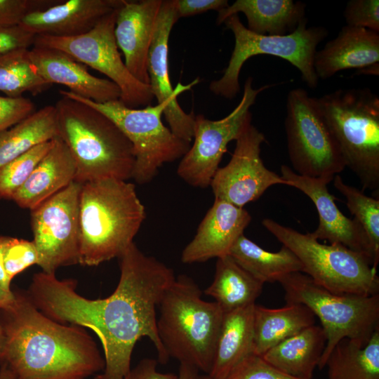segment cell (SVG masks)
I'll return each mask as SVG.
<instances>
[{"label":"cell","mask_w":379,"mask_h":379,"mask_svg":"<svg viewBox=\"0 0 379 379\" xmlns=\"http://www.w3.org/2000/svg\"><path fill=\"white\" fill-rule=\"evenodd\" d=\"M76 173L71 153L64 142L56 137L12 200L18 206L31 211L74 181Z\"/></svg>","instance_id":"603a6c76"},{"label":"cell","mask_w":379,"mask_h":379,"mask_svg":"<svg viewBox=\"0 0 379 379\" xmlns=\"http://www.w3.org/2000/svg\"><path fill=\"white\" fill-rule=\"evenodd\" d=\"M35 111L34 104L29 98L0 95V132L18 124Z\"/></svg>","instance_id":"f35d334b"},{"label":"cell","mask_w":379,"mask_h":379,"mask_svg":"<svg viewBox=\"0 0 379 379\" xmlns=\"http://www.w3.org/2000/svg\"><path fill=\"white\" fill-rule=\"evenodd\" d=\"M225 379H300L271 365L261 356L253 354L237 366Z\"/></svg>","instance_id":"74e56055"},{"label":"cell","mask_w":379,"mask_h":379,"mask_svg":"<svg viewBox=\"0 0 379 379\" xmlns=\"http://www.w3.org/2000/svg\"><path fill=\"white\" fill-rule=\"evenodd\" d=\"M345 167L362 191L379 197V97L368 88H339L317 98Z\"/></svg>","instance_id":"8992f818"},{"label":"cell","mask_w":379,"mask_h":379,"mask_svg":"<svg viewBox=\"0 0 379 379\" xmlns=\"http://www.w3.org/2000/svg\"><path fill=\"white\" fill-rule=\"evenodd\" d=\"M93 379H101L100 375H97Z\"/></svg>","instance_id":"681fc988"},{"label":"cell","mask_w":379,"mask_h":379,"mask_svg":"<svg viewBox=\"0 0 379 379\" xmlns=\"http://www.w3.org/2000/svg\"><path fill=\"white\" fill-rule=\"evenodd\" d=\"M269 86L255 89L253 78L249 77L244 83L240 102L225 117L211 120L203 114L195 115L194 142L182 157L177 168V173L182 180L192 187L210 186L227 145L236 140L245 126L251 122L250 108L257 96Z\"/></svg>","instance_id":"4fadbf2b"},{"label":"cell","mask_w":379,"mask_h":379,"mask_svg":"<svg viewBox=\"0 0 379 379\" xmlns=\"http://www.w3.org/2000/svg\"><path fill=\"white\" fill-rule=\"evenodd\" d=\"M35 36L20 25L0 28V54L15 49L32 47Z\"/></svg>","instance_id":"ab89813d"},{"label":"cell","mask_w":379,"mask_h":379,"mask_svg":"<svg viewBox=\"0 0 379 379\" xmlns=\"http://www.w3.org/2000/svg\"><path fill=\"white\" fill-rule=\"evenodd\" d=\"M326 343L321 326L313 324L276 345L261 357L293 377L312 379Z\"/></svg>","instance_id":"484cf974"},{"label":"cell","mask_w":379,"mask_h":379,"mask_svg":"<svg viewBox=\"0 0 379 379\" xmlns=\"http://www.w3.org/2000/svg\"><path fill=\"white\" fill-rule=\"evenodd\" d=\"M314 314L305 305L286 303L272 309L255 304L254 354L262 356L270 349L315 323Z\"/></svg>","instance_id":"4316f807"},{"label":"cell","mask_w":379,"mask_h":379,"mask_svg":"<svg viewBox=\"0 0 379 379\" xmlns=\"http://www.w3.org/2000/svg\"><path fill=\"white\" fill-rule=\"evenodd\" d=\"M328 379H379V328L365 345L345 338L331 351Z\"/></svg>","instance_id":"4dcf8cb0"},{"label":"cell","mask_w":379,"mask_h":379,"mask_svg":"<svg viewBox=\"0 0 379 379\" xmlns=\"http://www.w3.org/2000/svg\"><path fill=\"white\" fill-rule=\"evenodd\" d=\"M82 184L67 187L31 210L33 241L42 272L53 274L79 260V197Z\"/></svg>","instance_id":"5bb4252c"},{"label":"cell","mask_w":379,"mask_h":379,"mask_svg":"<svg viewBox=\"0 0 379 379\" xmlns=\"http://www.w3.org/2000/svg\"><path fill=\"white\" fill-rule=\"evenodd\" d=\"M13 293L0 310L5 335L0 365L15 379H86L104 370V357L84 328L47 317L27 291Z\"/></svg>","instance_id":"7a4b0ae2"},{"label":"cell","mask_w":379,"mask_h":379,"mask_svg":"<svg viewBox=\"0 0 379 379\" xmlns=\"http://www.w3.org/2000/svg\"><path fill=\"white\" fill-rule=\"evenodd\" d=\"M120 278L114 291L91 300L77 291V281L55 273L34 274L27 291L34 305L51 319L91 329L104 352L101 379H124L136 343L147 337L160 363L168 359L157 327L156 307L175 279L172 269L144 254L133 242L119 258Z\"/></svg>","instance_id":"6da1fadb"},{"label":"cell","mask_w":379,"mask_h":379,"mask_svg":"<svg viewBox=\"0 0 379 379\" xmlns=\"http://www.w3.org/2000/svg\"><path fill=\"white\" fill-rule=\"evenodd\" d=\"M343 15L347 26L379 32L378 0H350L346 4Z\"/></svg>","instance_id":"8d00e7d4"},{"label":"cell","mask_w":379,"mask_h":379,"mask_svg":"<svg viewBox=\"0 0 379 379\" xmlns=\"http://www.w3.org/2000/svg\"><path fill=\"white\" fill-rule=\"evenodd\" d=\"M58 137L74 161L75 180L131 178L135 154L131 142L106 115L65 95L54 105Z\"/></svg>","instance_id":"277c9868"},{"label":"cell","mask_w":379,"mask_h":379,"mask_svg":"<svg viewBox=\"0 0 379 379\" xmlns=\"http://www.w3.org/2000/svg\"><path fill=\"white\" fill-rule=\"evenodd\" d=\"M29 54L40 76L51 85H64L75 95L99 103L120 98L114 82L93 76L85 65L62 51L33 46Z\"/></svg>","instance_id":"ffe728a7"},{"label":"cell","mask_w":379,"mask_h":379,"mask_svg":"<svg viewBox=\"0 0 379 379\" xmlns=\"http://www.w3.org/2000/svg\"><path fill=\"white\" fill-rule=\"evenodd\" d=\"M333 185L345 197L348 209L364 230L372 253L373 265L377 270L379 262V199L368 197L364 191L345 183L339 175L334 176Z\"/></svg>","instance_id":"d6a6232c"},{"label":"cell","mask_w":379,"mask_h":379,"mask_svg":"<svg viewBox=\"0 0 379 379\" xmlns=\"http://www.w3.org/2000/svg\"><path fill=\"white\" fill-rule=\"evenodd\" d=\"M177 379H199V371L185 363L180 364L179 372Z\"/></svg>","instance_id":"ee69618b"},{"label":"cell","mask_w":379,"mask_h":379,"mask_svg":"<svg viewBox=\"0 0 379 379\" xmlns=\"http://www.w3.org/2000/svg\"><path fill=\"white\" fill-rule=\"evenodd\" d=\"M163 0H124L117 8L114 36L132 75L149 85L147 61Z\"/></svg>","instance_id":"ac0fdd59"},{"label":"cell","mask_w":379,"mask_h":379,"mask_svg":"<svg viewBox=\"0 0 379 379\" xmlns=\"http://www.w3.org/2000/svg\"><path fill=\"white\" fill-rule=\"evenodd\" d=\"M290 161L296 173L333 180L345 164L319 109L317 98L301 88L286 98L284 121Z\"/></svg>","instance_id":"8fae6325"},{"label":"cell","mask_w":379,"mask_h":379,"mask_svg":"<svg viewBox=\"0 0 379 379\" xmlns=\"http://www.w3.org/2000/svg\"><path fill=\"white\" fill-rule=\"evenodd\" d=\"M62 0H0V28L20 25L28 14L45 10Z\"/></svg>","instance_id":"d590c367"},{"label":"cell","mask_w":379,"mask_h":379,"mask_svg":"<svg viewBox=\"0 0 379 379\" xmlns=\"http://www.w3.org/2000/svg\"><path fill=\"white\" fill-rule=\"evenodd\" d=\"M263 227L299 259L302 273L328 291L342 295H374L379 291L377 270L365 255L340 244H321L270 218Z\"/></svg>","instance_id":"52a82bcc"},{"label":"cell","mask_w":379,"mask_h":379,"mask_svg":"<svg viewBox=\"0 0 379 379\" xmlns=\"http://www.w3.org/2000/svg\"><path fill=\"white\" fill-rule=\"evenodd\" d=\"M52 85L39 74L29 54V48H19L0 54V91L11 98L25 92L42 93Z\"/></svg>","instance_id":"1f68e13d"},{"label":"cell","mask_w":379,"mask_h":379,"mask_svg":"<svg viewBox=\"0 0 379 379\" xmlns=\"http://www.w3.org/2000/svg\"><path fill=\"white\" fill-rule=\"evenodd\" d=\"M13 299V293L7 292L0 287V310L8 306Z\"/></svg>","instance_id":"f6af8a7d"},{"label":"cell","mask_w":379,"mask_h":379,"mask_svg":"<svg viewBox=\"0 0 379 379\" xmlns=\"http://www.w3.org/2000/svg\"><path fill=\"white\" fill-rule=\"evenodd\" d=\"M53 139L36 145L0 168V199L12 200L36 164L50 149Z\"/></svg>","instance_id":"836d02e7"},{"label":"cell","mask_w":379,"mask_h":379,"mask_svg":"<svg viewBox=\"0 0 379 379\" xmlns=\"http://www.w3.org/2000/svg\"><path fill=\"white\" fill-rule=\"evenodd\" d=\"M58 137L56 110L47 105L0 132V168L42 142Z\"/></svg>","instance_id":"f546056e"},{"label":"cell","mask_w":379,"mask_h":379,"mask_svg":"<svg viewBox=\"0 0 379 379\" xmlns=\"http://www.w3.org/2000/svg\"><path fill=\"white\" fill-rule=\"evenodd\" d=\"M279 283L286 303L305 305L321 323L326 343L318 365L320 369L326 366L331 351L340 340L347 338L365 345L379 328L378 294H336L300 272L285 276Z\"/></svg>","instance_id":"ba28073f"},{"label":"cell","mask_w":379,"mask_h":379,"mask_svg":"<svg viewBox=\"0 0 379 379\" xmlns=\"http://www.w3.org/2000/svg\"><path fill=\"white\" fill-rule=\"evenodd\" d=\"M232 31L234 46L222 76L210 83L209 89L215 95L233 99L240 90L239 77L241 68L250 58L269 55L288 61L301 74L302 81L310 88H316L319 79L314 68L317 47L328 34L322 26L307 27V19L292 33L286 35H262L250 31L233 15L224 22Z\"/></svg>","instance_id":"9c48e42d"},{"label":"cell","mask_w":379,"mask_h":379,"mask_svg":"<svg viewBox=\"0 0 379 379\" xmlns=\"http://www.w3.org/2000/svg\"><path fill=\"white\" fill-rule=\"evenodd\" d=\"M117 8L104 16L88 32L73 37L36 35L33 46L62 51L77 61L102 73L121 91L119 100L137 109L154 98L149 85L135 79L122 60L114 36Z\"/></svg>","instance_id":"7c38bea8"},{"label":"cell","mask_w":379,"mask_h":379,"mask_svg":"<svg viewBox=\"0 0 379 379\" xmlns=\"http://www.w3.org/2000/svg\"><path fill=\"white\" fill-rule=\"evenodd\" d=\"M8 237L0 236V287L7 292H11V282L4 268V258L6 244Z\"/></svg>","instance_id":"7bdbcfd3"},{"label":"cell","mask_w":379,"mask_h":379,"mask_svg":"<svg viewBox=\"0 0 379 379\" xmlns=\"http://www.w3.org/2000/svg\"><path fill=\"white\" fill-rule=\"evenodd\" d=\"M173 2L179 19L208 11L218 12L229 5L227 0H173Z\"/></svg>","instance_id":"60d3db41"},{"label":"cell","mask_w":379,"mask_h":379,"mask_svg":"<svg viewBox=\"0 0 379 379\" xmlns=\"http://www.w3.org/2000/svg\"><path fill=\"white\" fill-rule=\"evenodd\" d=\"M281 174L286 185L303 192L314 204L319 215V225L311 234L316 239L342 244L365 255L373 265L364 230L354 218H347L340 211L335 203V198L328 192L327 185L332 180L303 176L286 165L281 166Z\"/></svg>","instance_id":"e0dca14e"},{"label":"cell","mask_w":379,"mask_h":379,"mask_svg":"<svg viewBox=\"0 0 379 379\" xmlns=\"http://www.w3.org/2000/svg\"><path fill=\"white\" fill-rule=\"evenodd\" d=\"M263 285L227 255L217 258L213 281L204 293L225 313L255 304Z\"/></svg>","instance_id":"83f0119b"},{"label":"cell","mask_w":379,"mask_h":379,"mask_svg":"<svg viewBox=\"0 0 379 379\" xmlns=\"http://www.w3.org/2000/svg\"><path fill=\"white\" fill-rule=\"evenodd\" d=\"M145 218L134 184L118 179L82 184L79 263L97 266L119 258L133 242Z\"/></svg>","instance_id":"3957f363"},{"label":"cell","mask_w":379,"mask_h":379,"mask_svg":"<svg viewBox=\"0 0 379 379\" xmlns=\"http://www.w3.org/2000/svg\"><path fill=\"white\" fill-rule=\"evenodd\" d=\"M39 261V253L33 241L8 237L4 263L5 271L11 280L29 267L38 265Z\"/></svg>","instance_id":"e575fe53"},{"label":"cell","mask_w":379,"mask_h":379,"mask_svg":"<svg viewBox=\"0 0 379 379\" xmlns=\"http://www.w3.org/2000/svg\"><path fill=\"white\" fill-rule=\"evenodd\" d=\"M59 93L101 112L119 127L133 145L135 164L131 178L138 184L152 181L164 164L182 158L191 145L163 124L164 105L132 109L119 100L99 103L69 91L60 90Z\"/></svg>","instance_id":"30bf717a"},{"label":"cell","mask_w":379,"mask_h":379,"mask_svg":"<svg viewBox=\"0 0 379 379\" xmlns=\"http://www.w3.org/2000/svg\"><path fill=\"white\" fill-rule=\"evenodd\" d=\"M379 32L345 25L314 58L318 79H326L340 71L357 69L378 75Z\"/></svg>","instance_id":"44dd1931"},{"label":"cell","mask_w":379,"mask_h":379,"mask_svg":"<svg viewBox=\"0 0 379 379\" xmlns=\"http://www.w3.org/2000/svg\"><path fill=\"white\" fill-rule=\"evenodd\" d=\"M174 373H164L158 371L157 361L154 359H142L130 371L124 379H177Z\"/></svg>","instance_id":"b9f144b4"},{"label":"cell","mask_w":379,"mask_h":379,"mask_svg":"<svg viewBox=\"0 0 379 379\" xmlns=\"http://www.w3.org/2000/svg\"><path fill=\"white\" fill-rule=\"evenodd\" d=\"M255 304L224 313L208 374L211 379H225L242 361L254 354Z\"/></svg>","instance_id":"d4e9b609"},{"label":"cell","mask_w":379,"mask_h":379,"mask_svg":"<svg viewBox=\"0 0 379 379\" xmlns=\"http://www.w3.org/2000/svg\"><path fill=\"white\" fill-rule=\"evenodd\" d=\"M229 255L244 270L259 281L279 282L285 276L302 272V266L297 256L282 246L277 252H270L241 235L232 246Z\"/></svg>","instance_id":"f1b7e54d"},{"label":"cell","mask_w":379,"mask_h":379,"mask_svg":"<svg viewBox=\"0 0 379 379\" xmlns=\"http://www.w3.org/2000/svg\"><path fill=\"white\" fill-rule=\"evenodd\" d=\"M124 0H62L28 14L20 26L34 35L73 37L88 32Z\"/></svg>","instance_id":"7402d4cb"},{"label":"cell","mask_w":379,"mask_h":379,"mask_svg":"<svg viewBox=\"0 0 379 379\" xmlns=\"http://www.w3.org/2000/svg\"><path fill=\"white\" fill-rule=\"evenodd\" d=\"M235 141L230 161L218 168L211 182L215 199L244 208L258 199L271 186L286 185L281 175L265 166L260 151L265 137L251 122Z\"/></svg>","instance_id":"9a60e30c"},{"label":"cell","mask_w":379,"mask_h":379,"mask_svg":"<svg viewBox=\"0 0 379 379\" xmlns=\"http://www.w3.org/2000/svg\"><path fill=\"white\" fill-rule=\"evenodd\" d=\"M199 379H211L208 375H199Z\"/></svg>","instance_id":"c3c4849f"},{"label":"cell","mask_w":379,"mask_h":379,"mask_svg":"<svg viewBox=\"0 0 379 379\" xmlns=\"http://www.w3.org/2000/svg\"><path fill=\"white\" fill-rule=\"evenodd\" d=\"M0 379H15L13 373L6 366H0Z\"/></svg>","instance_id":"bcb514c9"},{"label":"cell","mask_w":379,"mask_h":379,"mask_svg":"<svg viewBox=\"0 0 379 379\" xmlns=\"http://www.w3.org/2000/svg\"><path fill=\"white\" fill-rule=\"evenodd\" d=\"M251 220L250 213L223 200L215 199L200 222L196 234L181 255L183 263L202 262L229 255Z\"/></svg>","instance_id":"d6986e66"},{"label":"cell","mask_w":379,"mask_h":379,"mask_svg":"<svg viewBox=\"0 0 379 379\" xmlns=\"http://www.w3.org/2000/svg\"><path fill=\"white\" fill-rule=\"evenodd\" d=\"M157 320L159 337L169 357L208 375L224 312L201 297L190 277L180 275L164 293Z\"/></svg>","instance_id":"5b68a950"},{"label":"cell","mask_w":379,"mask_h":379,"mask_svg":"<svg viewBox=\"0 0 379 379\" xmlns=\"http://www.w3.org/2000/svg\"><path fill=\"white\" fill-rule=\"evenodd\" d=\"M306 4L293 0H237L218 11L220 25L233 15L244 14L250 31L262 35H286L306 20Z\"/></svg>","instance_id":"cb8c5ba5"},{"label":"cell","mask_w":379,"mask_h":379,"mask_svg":"<svg viewBox=\"0 0 379 379\" xmlns=\"http://www.w3.org/2000/svg\"><path fill=\"white\" fill-rule=\"evenodd\" d=\"M178 20L173 0L163 1L148 53L147 71L154 98L158 104L166 106L164 115L170 130L178 138L191 143L195 114L192 112H185L177 97L191 88L198 80L186 86L178 83L173 88L169 77L168 40L171 29Z\"/></svg>","instance_id":"2e32d148"},{"label":"cell","mask_w":379,"mask_h":379,"mask_svg":"<svg viewBox=\"0 0 379 379\" xmlns=\"http://www.w3.org/2000/svg\"><path fill=\"white\" fill-rule=\"evenodd\" d=\"M4 341H5V335H4V333L2 326H1V324L0 323V352H1V350H2V348L4 347Z\"/></svg>","instance_id":"7dc6e473"}]
</instances>
